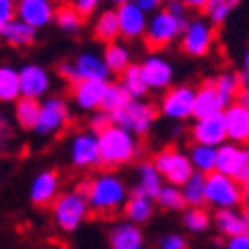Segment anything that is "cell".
<instances>
[{
  "label": "cell",
  "instance_id": "484cf974",
  "mask_svg": "<svg viewBox=\"0 0 249 249\" xmlns=\"http://www.w3.org/2000/svg\"><path fill=\"white\" fill-rule=\"evenodd\" d=\"M94 37L103 44H114L121 37V28H119V14L117 9H103L94 21Z\"/></svg>",
  "mask_w": 249,
  "mask_h": 249
},
{
  "label": "cell",
  "instance_id": "8992f818",
  "mask_svg": "<svg viewBox=\"0 0 249 249\" xmlns=\"http://www.w3.org/2000/svg\"><path fill=\"white\" fill-rule=\"evenodd\" d=\"M242 201H245L242 185L231 176H224L219 172L206 176V204L208 206L217 211H229V208H238Z\"/></svg>",
  "mask_w": 249,
  "mask_h": 249
},
{
  "label": "cell",
  "instance_id": "74e56055",
  "mask_svg": "<svg viewBox=\"0 0 249 249\" xmlns=\"http://www.w3.org/2000/svg\"><path fill=\"white\" fill-rule=\"evenodd\" d=\"M213 224V217L204 208H185L183 213V227L192 231V233H204Z\"/></svg>",
  "mask_w": 249,
  "mask_h": 249
},
{
  "label": "cell",
  "instance_id": "5b68a950",
  "mask_svg": "<svg viewBox=\"0 0 249 249\" xmlns=\"http://www.w3.org/2000/svg\"><path fill=\"white\" fill-rule=\"evenodd\" d=\"M188 21H190V18H188ZM188 21L176 18L174 14H169V12H167V7L158 9V12H156V14H151V18H149L144 41H146V46H149V48H153V51L167 48L172 41L181 39V35H183V30H185Z\"/></svg>",
  "mask_w": 249,
  "mask_h": 249
},
{
  "label": "cell",
  "instance_id": "bcb514c9",
  "mask_svg": "<svg viewBox=\"0 0 249 249\" xmlns=\"http://www.w3.org/2000/svg\"><path fill=\"white\" fill-rule=\"evenodd\" d=\"M224 249H249V231L247 233H242V235H238V238L227 240Z\"/></svg>",
  "mask_w": 249,
  "mask_h": 249
},
{
  "label": "cell",
  "instance_id": "f546056e",
  "mask_svg": "<svg viewBox=\"0 0 249 249\" xmlns=\"http://www.w3.org/2000/svg\"><path fill=\"white\" fill-rule=\"evenodd\" d=\"M188 156H190L192 167H195V172L206 174V176L213 172H217V149L204 146V144H192Z\"/></svg>",
  "mask_w": 249,
  "mask_h": 249
},
{
  "label": "cell",
  "instance_id": "8d00e7d4",
  "mask_svg": "<svg viewBox=\"0 0 249 249\" xmlns=\"http://www.w3.org/2000/svg\"><path fill=\"white\" fill-rule=\"evenodd\" d=\"M55 25L67 35H76L83 30V16L78 14V9L73 5H62L55 12Z\"/></svg>",
  "mask_w": 249,
  "mask_h": 249
},
{
  "label": "cell",
  "instance_id": "ab89813d",
  "mask_svg": "<svg viewBox=\"0 0 249 249\" xmlns=\"http://www.w3.org/2000/svg\"><path fill=\"white\" fill-rule=\"evenodd\" d=\"M238 7L235 0H208V7H206V14H208V21L213 25H219L229 18V14Z\"/></svg>",
  "mask_w": 249,
  "mask_h": 249
},
{
  "label": "cell",
  "instance_id": "e575fe53",
  "mask_svg": "<svg viewBox=\"0 0 249 249\" xmlns=\"http://www.w3.org/2000/svg\"><path fill=\"white\" fill-rule=\"evenodd\" d=\"M183 196H185V204L190 208H201L206 204V174L195 172L185 185H183Z\"/></svg>",
  "mask_w": 249,
  "mask_h": 249
},
{
  "label": "cell",
  "instance_id": "3957f363",
  "mask_svg": "<svg viewBox=\"0 0 249 249\" xmlns=\"http://www.w3.org/2000/svg\"><path fill=\"white\" fill-rule=\"evenodd\" d=\"M51 208H53L55 227L60 229L62 233H73L91 213L89 201H87V196H85V192L80 188L62 192Z\"/></svg>",
  "mask_w": 249,
  "mask_h": 249
},
{
  "label": "cell",
  "instance_id": "4316f807",
  "mask_svg": "<svg viewBox=\"0 0 249 249\" xmlns=\"http://www.w3.org/2000/svg\"><path fill=\"white\" fill-rule=\"evenodd\" d=\"M124 215H126V222L130 224H144V222H149L153 215V199H149L146 195H140V192H130L128 201L124 206Z\"/></svg>",
  "mask_w": 249,
  "mask_h": 249
},
{
  "label": "cell",
  "instance_id": "d4e9b609",
  "mask_svg": "<svg viewBox=\"0 0 249 249\" xmlns=\"http://www.w3.org/2000/svg\"><path fill=\"white\" fill-rule=\"evenodd\" d=\"M137 174V181H135V192H140V195H146L149 199H156V196L160 195V190H162V185H165V181H162V176H160V172L156 169V165L151 162H140L135 169Z\"/></svg>",
  "mask_w": 249,
  "mask_h": 249
},
{
  "label": "cell",
  "instance_id": "c3c4849f",
  "mask_svg": "<svg viewBox=\"0 0 249 249\" xmlns=\"http://www.w3.org/2000/svg\"><path fill=\"white\" fill-rule=\"evenodd\" d=\"M135 2L140 5V9H142L144 14H146V12H151V14H156L158 9H162V7H160V2H158V0H135Z\"/></svg>",
  "mask_w": 249,
  "mask_h": 249
},
{
  "label": "cell",
  "instance_id": "e0dca14e",
  "mask_svg": "<svg viewBox=\"0 0 249 249\" xmlns=\"http://www.w3.org/2000/svg\"><path fill=\"white\" fill-rule=\"evenodd\" d=\"M229 103L222 98L213 80L201 83V87H196V98H195V121L196 119H208V117H217L224 114Z\"/></svg>",
  "mask_w": 249,
  "mask_h": 249
},
{
  "label": "cell",
  "instance_id": "f6af8a7d",
  "mask_svg": "<svg viewBox=\"0 0 249 249\" xmlns=\"http://www.w3.org/2000/svg\"><path fill=\"white\" fill-rule=\"evenodd\" d=\"M167 12H169V14H174L176 18H183V21H188V16H185V12H188V2L169 0V2H167Z\"/></svg>",
  "mask_w": 249,
  "mask_h": 249
},
{
  "label": "cell",
  "instance_id": "7a4b0ae2",
  "mask_svg": "<svg viewBox=\"0 0 249 249\" xmlns=\"http://www.w3.org/2000/svg\"><path fill=\"white\" fill-rule=\"evenodd\" d=\"M98 144H101V165L110 169L135 160V156L140 153L137 137L114 124L103 133H98Z\"/></svg>",
  "mask_w": 249,
  "mask_h": 249
},
{
  "label": "cell",
  "instance_id": "44dd1931",
  "mask_svg": "<svg viewBox=\"0 0 249 249\" xmlns=\"http://www.w3.org/2000/svg\"><path fill=\"white\" fill-rule=\"evenodd\" d=\"M224 121H227L229 142L249 146V107L233 103L224 110Z\"/></svg>",
  "mask_w": 249,
  "mask_h": 249
},
{
  "label": "cell",
  "instance_id": "d590c367",
  "mask_svg": "<svg viewBox=\"0 0 249 249\" xmlns=\"http://www.w3.org/2000/svg\"><path fill=\"white\" fill-rule=\"evenodd\" d=\"M130 101H133V98H130V94L124 89L119 83H110V85H107V91H106V98H103V106H101V110L112 117V114L121 112V110L130 103Z\"/></svg>",
  "mask_w": 249,
  "mask_h": 249
},
{
  "label": "cell",
  "instance_id": "277c9868",
  "mask_svg": "<svg viewBox=\"0 0 249 249\" xmlns=\"http://www.w3.org/2000/svg\"><path fill=\"white\" fill-rule=\"evenodd\" d=\"M60 76L71 83V87H76L80 83H89V80H98V83H107V78L112 76L107 69L103 55L94 53V51H83L76 55L73 62H64L60 64Z\"/></svg>",
  "mask_w": 249,
  "mask_h": 249
},
{
  "label": "cell",
  "instance_id": "836d02e7",
  "mask_svg": "<svg viewBox=\"0 0 249 249\" xmlns=\"http://www.w3.org/2000/svg\"><path fill=\"white\" fill-rule=\"evenodd\" d=\"M213 83L217 87V91L222 94V98L227 101L229 106H233L238 94L242 89V80H240V73H235V71H222L217 76L213 78Z\"/></svg>",
  "mask_w": 249,
  "mask_h": 249
},
{
  "label": "cell",
  "instance_id": "60d3db41",
  "mask_svg": "<svg viewBox=\"0 0 249 249\" xmlns=\"http://www.w3.org/2000/svg\"><path fill=\"white\" fill-rule=\"evenodd\" d=\"M160 249H188V240L181 233H165L158 242Z\"/></svg>",
  "mask_w": 249,
  "mask_h": 249
},
{
  "label": "cell",
  "instance_id": "ee69618b",
  "mask_svg": "<svg viewBox=\"0 0 249 249\" xmlns=\"http://www.w3.org/2000/svg\"><path fill=\"white\" fill-rule=\"evenodd\" d=\"M73 7H76L78 14L85 18V16H91L94 12H96L98 2H96V0H76V2H73Z\"/></svg>",
  "mask_w": 249,
  "mask_h": 249
},
{
  "label": "cell",
  "instance_id": "d6a6232c",
  "mask_svg": "<svg viewBox=\"0 0 249 249\" xmlns=\"http://www.w3.org/2000/svg\"><path fill=\"white\" fill-rule=\"evenodd\" d=\"M119 85L128 91L130 98H135V101H144L146 91H151V89H149V85H146V80H144L142 64H133V67H130L128 71L121 76Z\"/></svg>",
  "mask_w": 249,
  "mask_h": 249
},
{
  "label": "cell",
  "instance_id": "603a6c76",
  "mask_svg": "<svg viewBox=\"0 0 249 249\" xmlns=\"http://www.w3.org/2000/svg\"><path fill=\"white\" fill-rule=\"evenodd\" d=\"M107 85L110 83H98V80H89V83H80L73 87V103L80 110H101L103 98H106Z\"/></svg>",
  "mask_w": 249,
  "mask_h": 249
},
{
  "label": "cell",
  "instance_id": "d6986e66",
  "mask_svg": "<svg viewBox=\"0 0 249 249\" xmlns=\"http://www.w3.org/2000/svg\"><path fill=\"white\" fill-rule=\"evenodd\" d=\"M55 12L57 9L48 0H21L18 9H16V16H18V21L28 23L30 28L39 30V28L55 21Z\"/></svg>",
  "mask_w": 249,
  "mask_h": 249
},
{
  "label": "cell",
  "instance_id": "7dc6e473",
  "mask_svg": "<svg viewBox=\"0 0 249 249\" xmlns=\"http://www.w3.org/2000/svg\"><path fill=\"white\" fill-rule=\"evenodd\" d=\"M240 80H242V87H249V46H247V51H245V57H242Z\"/></svg>",
  "mask_w": 249,
  "mask_h": 249
},
{
  "label": "cell",
  "instance_id": "f907efd6",
  "mask_svg": "<svg viewBox=\"0 0 249 249\" xmlns=\"http://www.w3.org/2000/svg\"><path fill=\"white\" fill-rule=\"evenodd\" d=\"M242 213H245V217H247V224H249V196H245V201H242Z\"/></svg>",
  "mask_w": 249,
  "mask_h": 249
},
{
  "label": "cell",
  "instance_id": "681fc988",
  "mask_svg": "<svg viewBox=\"0 0 249 249\" xmlns=\"http://www.w3.org/2000/svg\"><path fill=\"white\" fill-rule=\"evenodd\" d=\"M235 103H240V106H247L249 107V87H242L238 98H235Z\"/></svg>",
  "mask_w": 249,
  "mask_h": 249
},
{
  "label": "cell",
  "instance_id": "4dcf8cb0",
  "mask_svg": "<svg viewBox=\"0 0 249 249\" xmlns=\"http://www.w3.org/2000/svg\"><path fill=\"white\" fill-rule=\"evenodd\" d=\"M35 35H37V30L35 28H30L28 23L23 21H12L7 23V25H0V37L5 39L9 46H30L32 41H35Z\"/></svg>",
  "mask_w": 249,
  "mask_h": 249
},
{
  "label": "cell",
  "instance_id": "9a60e30c",
  "mask_svg": "<svg viewBox=\"0 0 249 249\" xmlns=\"http://www.w3.org/2000/svg\"><path fill=\"white\" fill-rule=\"evenodd\" d=\"M192 140H195V144H204V146H213V149H219L222 144H227L229 133L224 114L208 117V119H196L195 126H192Z\"/></svg>",
  "mask_w": 249,
  "mask_h": 249
},
{
  "label": "cell",
  "instance_id": "5bb4252c",
  "mask_svg": "<svg viewBox=\"0 0 249 249\" xmlns=\"http://www.w3.org/2000/svg\"><path fill=\"white\" fill-rule=\"evenodd\" d=\"M142 73H144L146 85H149V89H153V91L172 89L174 67L169 64L167 57H162V55H158V53L146 55L142 62Z\"/></svg>",
  "mask_w": 249,
  "mask_h": 249
},
{
  "label": "cell",
  "instance_id": "30bf717a",
  "mask_svg": "<svg viewBox=\"0 0 249 249\" xmlns=\"http://www.w3.org/2000/svg\"><path fill=\"white\" fill-rule=\"evenodd\" d=\"M195 98L196 89L190 85H176L172 89H167L160 98V112L162 117L172 121H185L195 117Z\"/></svg>",
  "mask_w": 249,
  "mask_h": 249
},
{
  "label": "cell",
  "instance_id": "83f0119b",
  "mask_svg": "<svg viewBox=\"0 0 249 249\" xmlns=\"http://www.w3.org/2000/svg\"><path fill=\"white\" fill-rule=\"evenodd\" d=\"M23 89H21V71L14 67H0V101L12 103V101H21Z\"/></svg>",
  "mask_w": 249,
  "mask_h": 249
},
{
  "label": "cell",
  "instance_id": "7bdbcfd3",
  "mask_svg": "<svg viewBox=\"0 0 249 249\" xmlns=\"http://www.w3.org/2000/svg\"><path fill=\"white\" fill-rule=\"evenodd\" d=\"M16 9H18V2H12V0H2L0 2V25H7V23L16 21Z\"/></svg>",
  "mask_w": 249,
  "mask_h": 249
},
{
  "label": "cell",
  "instance_id": "cb8c5ba5",
  "mask_svg": "<svg viewBox=\"0 0 249 249\" xmlns=\"http://www.w3.org/2000/svg\"><path fill=\"white\" fill-rule=\"evenodd\" d=\"M213 224L217 229L219 235H224L227 240L231 238H238V235L247 233L249 231V224H247V217L242 211H235V208H229V211H217L215 217H213Z\"/></svg>",
  "mask_w": 249,
  "mask_h": 249
},
{
  "label": "cell",
  "instance_id": "f35d334b",
  "mask_svg": "<svg viewBox=\"0 0 249 249\" xmlns=\"http://www.w3.org/2000/svg\"><path fill=\"white\" fill-rule=\"evenodd\" d=\"M156 201H158L160 208H165V211H181L185 208V196H183V190L176 188V185H162L160 190V195L156 196Z\"/></svg>",
  "mask_w": 249,
  "mask_h": 249
},
{
  "label": "cell",
  "instance_id": "6da1fadb",
  "mask_svg": "<svg viewBox=\"0 0 249 249\" xmlns=\"http://www.w3.org/2000/svg\"><path fill=\"white\" fill-rule=\"evenodd\" d=\"M83 192L89 201L91 213H96V215H112L117 211H124L130 196L126 183L112 172H103L94 176L89 183L83 185Z\"/></svg>",
  "mask_w": 249,
  "mask_h": 249
},
{
  "label": "cell",
  "instance_id": "4fadbf2b",
  "mask_svg": "<svg viewBox=\"0 0 249 249\" xmlns=\"http://www.w3.org/2000/svg\"><path fill=\"white\" fill-rule=\"evenodd\" d=\"M69 158L80 169H89V167L101 165V144H98V133L94 130H83L73 135L69 144Z\"/></svg>",
  "mask_w": 249,
  "mask_h": 249
},
{
  "label": "cell",
  "instance_id": "52a82bcc",
  "mask_svg": "<svg viewBox=\"0 0 249 249\" xmlns=\"http://www.w3.org/2000/svg\"><path fill=\"white\" fill-rule=\"evenodd\" d=\"M153 165H156V169L160 172L162 181H165L167 185H176V188H183V185L192 178V174H195V167L190 162V156L178 151V149H174V146L156 153Z\"/></svg>",
  "mask_w": 249,
  "mask_h": 249
},
{
  "label": "cell",
  "instance_id": "ba28073f",
  "mask_svg": "<svg viewBox=\"0 0 249 249\" xmlns=\"http://www.w3.org/2000/svg\"><path fill=\"white\" fill-rule=\"evenodd\" d=\"M213 41H215V25L206 18H190L178 39V46L190 57H204L213 48Z\"/></svg>",
  "mask_w": 249,
  "mask_h": 249
},
{
  "label": "cell",
  "instance_id": "ffe728a7",
  "mask_svg": "<svg viewBox=\"0 0 249 249\" xmlns=\"http://www.w3.org/2000/svg\"><path fill=\"white\" fill-rule=\"evenodd\" d=\"M21 89L23 98H39L44 96L46 91L51 89V73L39 64H23L21 69Z\"/></svg>",
  "mask_w": 249,
  "mask_h": 249
},
{
  "label": "cell",
  "instance_id": "ac0fdd59",
  "mask_svg": "<svg viewBox=\"0 0 249 249\" xmlns=\"http://www.w3.org/2000/svg\"><path fill=\"white\" fill-rule=\"evenodd\" d=\"M60 176L53 169L39 172L30 183V201L35 206H53L60 196Z\"/></svg>",
  "mask_w": 249,
  "mask_h": 249
},
{
  "label": "cell",
  "instance_id": "b9f144b4",
  "mask_svg": "<svg viewBox=\"0 0 249 249\" xmlns=\"http://www.w3.org/2000/svg\"><path fill=\"white\" fill-rule=\"evenodd\" d=\"M110 126H112V117L106 114L103 110H98V112H94L89 117V128L94 130V133H103V130L110 128Z\"/></svg>",
  "mask_w": 249,
  "mask_h": 249
},
{
  "label": "cell",
  "instance_id": "1f68e13d",
  "mask_svg": "<svg viewBox=\"0 0 249 249\" xmlns=\"http://www.w3.org/2000/svg\"><path fill=\"white\" fill-rule=\"evenodd\" d=\"M103 60H106L110 73H117V76H124V73L133 67V62H130V51L124 44H119V41L106 46Z\"/></svg>",
  "mask_w": 249,
  "mask_h": 249
},
{
  "label": "cell",
  "instance_id": "9c48e42d",
  "mask_svg": "<svg viewBox=\"0 0 249 249\" xmlns=\"http://www.w3.org/2000/svg\"><path fill=\"white\" fill-rule=\"evenodd\" d=\"M217 172L231 176L240 185H249V146L227 142L217 149Z\"/></svg>",
  "mask_w": 249,
  "mask_h": 249
},
{
  "label": "cell",
  "instance_id": "7c38bea8",
  "mask_svg": "<svg viewBox=\"0 0 249 249\" xmlns=\"http://www.w3.org/2000/svg\"><path fill=\"white\" fill-rule=\"evenodd\" d=\"M69 119H71V112H69V106L64 98H60V96L44 98V103H41V117H39V124H37V128H35V133L39 137H51L55 133H60L69 124Z\"/></svg>",
  "mask_w": 249,
  "mask_h": 249
},
{
  "label": "cell",
  "instance_id": "7402d4cb",
  "mask_svg": "<svg viewBox=\"0 0 249 249\" xmlns=\"http://www.w3.org/2000/svg\"><path fill=\"white\" fill-rule=\"evenodd\" d=\"M107 245L110 249H142L144 247V235L142 229L130 222H117L110 233H107Z\"/></svg>",
  "mask_w": 249,
  "mask_h": 249
},
{
  "label": "cell",
  "instance_id": "2e32d148",
  "mask_svg": "<svg viewBox=\"0 0 249 249\" xmlns=\"http://www.w3.org/2000/svg\"><path fill=\"white\" fill-rule=\"evenodd\" d=\"M117 14H119V28L124 39H140L146 35V25L149 18L144 14L140 5L133 0H124L117 5Z\"/></svg>",
  "mask_w": 249,
  "mask_h": 249
},
{
  "label": "cell",
  "instance_id": "8fae6325",
  "mask_svg": "<svg viewBox=\"0 0 249 249\" xmlns=\"http://www.w3.org/2000/svg\"><path fill=\"white\" fill-rule=\"evenodd\" d=\"M112 124L133 133L135 137L146 135L153 126V106H149L146 101H135L133 98L121 112L112 114Z\"/></svg>",
  "mask_w": 249,
  "mask_h": 249
},
{
  "label": "cell",
  "instance_id": "f1b7e54d",
  "mask_svg": "<svg viewBox=\"0 0 249 249\" xmlns=\"http://www.w3.org/2000/svg\"><path fill=\"white\" fill-rule=\"evenodd\" d=\"M41 117V103L35 98H21L14 103V119L18 128L23 130H35Z\"/></svg>",
  "mask_w": 249,
  "mask_h": 249
}]
</instances>
